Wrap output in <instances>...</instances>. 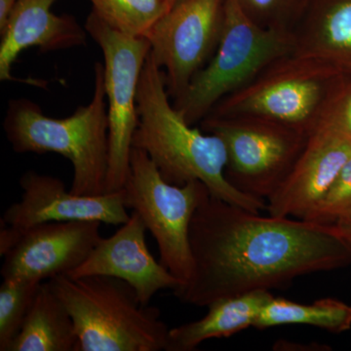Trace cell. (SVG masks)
I'll use <instances>...</instances> for the list:
<instances>
[{"label":"cell","mask_w":351,"mask_h":351,"mask_svg":"<svg viewBox=\"0 0 351 351\" xmlns=\"http://www.w3.org/2000/svg\"><path fill=\"white\" fill-rule=\"evenodd\" d=\"M22 197L1 217L0 256L19 241L21 235L41 223L52 221H98L121 226L130 218L124 189L101 195H80L66 191L64 182L53 176L27 171L21 177Z\"/></svg>","instance_id":"obj_11"},{"label":"cell","mask_w":351,"mask_h":351,"mask_svg":"<svg viewBox=\"0 0 351 351\" xmlns=\"http://www.w3.org/2000/svg\"><path fill=\"white\" fill-rule=\"evenodd\" d=\"M170 99L163 69L149 52L138 82V123L133 147L144 151L171 184L199 181L221 200L253 212L267 210V201L240 193L226 180L228 157L223 141L189 124Z\"/></svg>","instance_id":"obj_2"},{"label":"cell","mask_w":351,"mask_h":351,"mask_svg":"<svg viewBox=\"0 0 351 351\" xmlns=\"http://www.w3.org/2000/svg\"><path fill=\"white\" fill-rule=\"evenodd\" d=\"M77 343L71 314L49 282H43L8 351H77Z\"/></svg>","instance_id":"obj_18"},{"label":"cell","mask_w":351,"mask_h":351,"mask_svg":"<svg viewBox=\"0 0 351 351\" xmlns=\"http://www.w3.org/2000/svg\"><path fill=\"white\" fill-rule=\"evenodd\" d=\"M341 77L319 60L290 53L270 64L246 86L219 101L208 115H256L309 136L320 123Z\"/></svg>","instance_id":"obj_6"},{"label":"cell","mask_w":351,"mask_h":351,"mask_svg":"<svg viewBox=\"0 0 351 351\" xmlns=\"http://www.w3.org/2000/svg\"><path fill=\"white\" fill-rule=\"evenodd\" d=\"M43 283L29 279H3L0 286V350H9Z\"/></svg>","instance_id":"obj_21"},{"label":"cell","mask_w":351,"mask_h":351,"mask_svg":"<svg viewBox=\"0 0 351 351\" xmlns=\"http://www.w3.org/2000/svg\"><path fill=\"white\" fill-rule=\"evenodd\" d=\"M92 11L112 29L135 38H147L168 12L165 0H89Z\"/></svg>","instance_id":"obj_20"},{"label":"cell","mask_w":351,"mask_h":351,"mask_svg":"<svg viewBox=\"0 0 351 351\" xmlns=\"http://www.w3.org/2000/svg\"><path fill=\"white\" fill-rule=\"evenodd\" d=\"M283 325H308L341 334L351 329V304L332 298L298 304L274 295L263 307L254 328L265 330Z\"/></svg>","instance_id":"obj_19"},{"label":"cell","mask_w":351,"mask_h":351,"mask_svg":"<svg viewBox=\"0 0 351 351\" xmlns=\"http://www.w3.org/2000/svg\"><path fill=\"white\" fill-rule=\"evenodd\" d=\"M226 0H176L147 39L151 55L163 69L172 100L180 98L218 48Z\"/></svg>","instance_id":"obj_10"},{"label":"cell","mask_w":351,"mask_h":351,"mask_svg":"<svg viewBox=\"0 0 351 351\" xmlns=\"http://www.w3.org/2000/svg\"><path fill=\"white\" fill-rule=\"evenodd\" d=\"M335 226L339 228V232H341V234L345 237V239L348 240L351 245V217L348 219H341V221L335 223Z\"/></svg>","instance_id":"obj_26"},{"label":"cell","mask_w":351,"mask_h":351,"mask_svg":"<svg viewBox=\"0 0 351 351\" xmlns=\"http://www.w3.org/2000/svg\"><path fill=\"white\" fill-rule=\"evenodd\" d=\"M351 157V138L322 119L290 174L267 200V214L304 219L319 204Z\"/></svg>","instance_id":"obj_13"},{"label":"cell","mask_w":351,"mask_h":351,"mask_svg":"<svg viewBox=\"0 0 351 351\" xmlns=\"http://www.w3.org/2000/svg\"><path fill=\"white\" fill-rule=\"evenodd\" d=\"M18 0H0V32L6 27Z\"/></svg>","instance_id":"obj_25"},{"label":"cell","mask_w":351,"mask_h":351,"mask_svg":"<svg viewBox=\"0 0 351 351\" xmlns=\"http://www.w3.org/2000/svg\"><path fill=\"white\" fill-rule=\"evenodd\" d=\"M57 0H18L6 27L0 32V80L14 82L12 66L23 51L71 49L86 43L87 31L71 15L52 12Z\"/></svg>","instance_id":"obj_15"},{"label":"cell","mask_w":351,"mask_h":351,"mask_svg":"<svg viewBox=\"0 0 351 351\" xmlns=\"http://www.w3.org/2000/svg\"><path fill=\"white\" fill-rule=\"evenodd\" d=\"M272 297L270 291H255L212 302L204 317L169 330L165 351H193L209 339L230 338L254 327Z\"/></svg>","instance_id":"obj_17"},{"label":"cell","mask_w":351,"mask_h":351,"mask_svg":"<svg viewBox=\"0 0 351 351\" xmlns=\"http://www.w3.org/2000/svg\"><path fill=\"white\" fill-rule=\"evenodd\" d=\"M322 119L332 122L351 138V76H341L335 85Z\"/></svg>","instance_id":"obj_24"},{"label":"cell","mask_w":351,"mask_h":351,"mask_svg":"<svg viewBox=\"0 0 351 351\" xmlns=\"http://www.w3.org/2000/svg\"><path fill=\"white\" fill-rule=\"evenodd\" d=\"M295 47L294 32L261 27L239 0H226L216 53L173 106L191 125L200 123L219 101L246 86L279 58L295 52Z\"/></svg>","instance_id":"obj_5"},{"label":"cell","mask_w":351,"mask_h":351,"mask_svg":"<svg viewBox=\"0 0 351 351\" xmlns=\"http://www.w3.org/2000/svg\"><path fill=\"white\" fill-rule=\"evenodd\" d=\"M147 230L142 218L132 212L128 221L112 237H101L87 260L68 276L121 279L130 284L145 306L159 291L174 292L181 282L152 255L145 242Z\"/></svg>","instance_id":"obj_14"},{"label":"cell","mask_w":351,"mask_h":351,"mask_svg":"<svg viewBox=\"0 0 351 351\" xmlns=\"http://www.w3.org/2000/svg\"><path fill=\"white\" fill-rule=\"evenodd\" d=\"M245 12L265 29L294 32L311 0H239Z\"/></svg>","instance_id":"obj_22"},{"label":"cell","mask_w":351,"mask_h":351,"mask_svg":"<svg viewBox=\"0 0 351 351\" xmlns=\"http://www.w3.org/2000/svg\"><path fill=\"white\" fill-rule=\"evenodd\" d=\"M294 34L295 53L351 76V0H311Z\"/></svg>","instance_id":"obj_16"},{"label":"cell","mask_w":351,"mask_h":351,"mask_svg":"<svg viewBox=\"0 0 351 351\" xmlns=\"http://www.w3.org/2000/svg\"><path fill=\"white\" fill-rule=\"evenodd\" d=\"M48 282L73 318L77 351L165 350L169 328L130 284L105 276H61Z\"/></svg>","instance_id":"obj_4"},{"label":"cell","mask_w":351,"mask_h":351,"mask_svg":"<svg viewBox=\"0 0 351 351\" xmlns=\"http://www.w3.org/2000/svg\"><path fill=\"white\" fill-rule=\"evenodd\" d=\"M98 221H52L25 230L4 256L3 279L50 280L80 267L101 239Z\"/></svg>","instance_id":"obj_12"},{"label":"cell","mask_w":351,"mask_h":351,"mask_svg":"<svg viewBox=\"0 0 351 351\" xmlns=\"http://www.w3.org/2000/svg\"><path fill=\"white\" fill-rule=\"evenodd\" d=\"M351 217V157L341 170L336 181L322 198L319 204L311 212L306 221L335 225L341 219Z\"/></svg>","instance_id":"obj_23"},{"label":"cell","mask_w":351,"mask_h":351,"mask_svg":"<svg viewBox=\"0 0 351 351\" xmlns=\"http://www.w3.org/2000/svg\"><path fill=\"white\" fill-rule=\"evenodd\" d=\"M189 241L193 274L174 294L191 306L285 288L299 277L351 265V245L336 226L263 216L208 189L193 215Z\"/></svg>","instance_id":"obj_1"},{"label":"cell","mask_w":351,"mask_h":351,"mask_svg":"<svg viewBox=\"0 0 351 351\" xmlns=\"http://www.w3.org/2000/svg\"><path fill=\"white\" fill-rule=\"evenodd\" d=\"M199 125L225 144L228 182L240 193L263 201L285 181L308 138L292 127L256 115H208Z\"/></svg>","instance_id":"obj_7"},{"label":"cell","mask_w":351,"mask_h":351,"mask_svg":"<svg viewBox=\"0 0 351 351\" xmlns=\"http://www.w3.org/2000/svg\"><path fill=\"white\" fill-rule=\"evenodd\" d=\"M123 189L127 209L142 218L156 239L159 261L181 282V288L193 274L189 230L206 186L199 181L184 186L169 184L144 151L132 147Z\"/></svg>","instance_id":"obj_8"},{"label":"cell","mask_w":351,"mask_h":351,"mask_svg":"<svg viewBox=\"0 0 351 351\" xmlns=\"http://www.w3.org/2000/svg\"><path fill=\"white\" fill-rule=\"evenodd\" d=\"M84 27L103 52L110 124L107 193H115L123 189L128 177L132 142L138 123V82L151 52V43L147 38L120 34L93 11L88 16Z\"/></svg>","instance_id":"obj_9"},{"label":"cell","mask_w":351,"mask_h":351,"mask_svg":"<svg viewBox=\"0 0 351 351\" xmlns=\"http://www.w3.org/2000/svg\"><path fill=\"white\" fill-rule=\"evenodd\" d=\"M166 4H167L168 8H171L173 6V4L175 3L176 0H165Z\"/></svg>","instance_id":"obj_27"},{"label":"cell","mask_w":351,"mask_h":351,"mask_svg":"<svg viewBox=\"0 0 351 351\" xmlns=\"http://www.w3.org/2000/svg\"><path fill=\"white\" fill-rule=\"evenodd\" d=\"M93 98L71 117L54 119L44 114L29 99L9 101L3 128L17 154H61L71 161V191L80 195L107 193L110 167V124L104 64L94 66Z\"/></svg>","instance_id":"obj_3"}]
</instances>
